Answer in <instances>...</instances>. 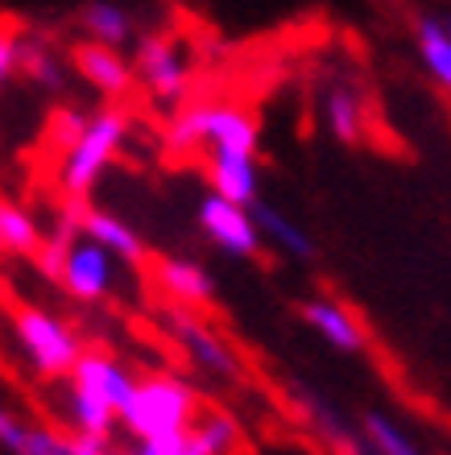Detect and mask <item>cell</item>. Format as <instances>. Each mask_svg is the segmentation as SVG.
<instances>
[{"label":"cell","instance_id":"12","mask_svg":"<svg viewBox=\"0 0 451 455\" xmlns=\"http://www.w3.org/2000/svg\"><path fill=\"white\" fill-rule=\"evenodd\" d=\"M302 319H307V327L315 331V336L327 339V344L340 347V352H365V344H368L365 323H360L357 315L348 311L340 299L302 302Z\"/></svg>","mask_w":451,"mask_h":455},{"label":"cell","instance_id":"21","mask_svg":"<svg viewBox=\"0 0 451 455\" xmlns=\"http://www.w3.org/2000/svg\"><path fill=\"white\" fill-rule=\"evenodd\" d=\"M42 236H46V232L37 228V220L29 216L25 207L0 199V252H4V257H34Z\"/></svg>","mask_w":451,"mask_h":455},{"label":"cell","instance_id":"6","mask_svg":"<svg viewBox=\"0 0 451 455\" xmlns=\"http://www.w3.org/2000/svg\"><path fill=\"white\" fill-rule=\"evenodd\" d=\"M75 302H104L112 294V252H104L100 244H92L87 236H75L62 252L59 277H54Z\"/></svg>","mask_w":451,"mask_h":455},{"label":"cell","instance_id":"29","mask_svg":"<svg viewBox=\"0 0 451 455\" xmlns=\"http://www.w3.org/2000/svg\"><path fill=\"white\" fill-rule=\"evenodd\" d=\"M344 455H373V451H368L365 443H357V447H352V451H344Z\"/></svg>","mask_w":451,"mask_h":455},{"label":"cell","instance_id":"13","mask_svg":"<svg viewBox=\"0 0 451 455\" xmlns=\"http://www.w3.org/2000/svg\"><path fill=\"white\" fill-rule=\"evenodd\" d=\"M79 236H87L92 244L112 252V261H125V265L145 261V240L137 236V228H129L112 212H95V207L79 212Z\"/></svg>","mask_w":451,"mask_h":455},{"label":"cell","instance_id":"3","mask_svg":"<svg viewBox=\"0 0 451 455\" xmlns=\"http://www.w3.org/2000/svg\"><path fill=\"white\" fill-rule=\"evenodd\" d=\"M12 339L42 381H62L84 356V339L67 319L46 307H17L12 311Z\"/></svg>","mask_w":451,"mask_h":455},{"label":"cell","instance_id":"8","mask_svg":"<svg viewBox=\"0 0 451 455\" xmlns=\"http://www.w3.org/2000/svg\"><path fill=\"white\" fill-rule=\"evenodd\" d=\"M199 224L215 249L232 252V257H257L262 252V236H257V224H253L249 207L228 204L220 195H203Z\"/></svg>","mask_w":451,"mask_h":455},{"label":"cell","instance_id":"20","mask_svg":"<svg viewBox=\"0 0 451 455\" xmlns=\"http://www.w3.org/2000/svg\"><path fill=\"white\" fill-rule=\"evenodd\" d=\"M62 419H67L71 435H112V427H117V414L104 402H95L92 394L75 389L71 381L62 389Z\"/></svg>","mask_w":451,"mask_h":455},{"label":"cell","instance_id":"1","mask_svg":"<svg viewBox=\"0 0 451 455\" xmlns=\"http://www.w3.org/2000/svg\"><path fill=\"white\" fill-rule=\"evenodd\" d=\"M199 406L203 402L190 381L174 377V372H149V377H137L133 397L120 406L117 422L133 439H162V435L187 431Z\"/></svg>","mask_w":451,"mask_h":455},{"label":"cell","instance_id":"2","mask_svg":"<svg viewBox=\"0 0 451 455\" xmlns=\"http://www.w3.org/2000/svg\"><path fill=\"white\" fill-rule=\"evenodd\" d=\"M125 137H129V116L120 108H104L84 120L79 137L62 149V170H59L62 191L71 195L75 204L87 199V191L100 182V174L117 162Z\"/></svg>","mask_w":451,"mask_h":455},{"label":"cell","instance_id":"10","mask_svg":"<svg viewBox=\"0 0 451 455\" xmlns=\"http://www.w3.org/2000/svg\"><path fill=\"white\" fill-rule=\"evenodd\" d=\"M154 282L170 299V307H182V311H207L215 299V277L182 257H162L154 265Z\"/></svg>","mask_w":451,"mask_h":455},{"label":"cell","instance_id":"4","mask_svg":"<svg viewBox=\"0 0 451 455\" xmlns=\"http://www.w3.org/2000/svg\"><path fill=\"white\" fill-rule=\"evenodd\" d=\"M133 84H141L157 104H182L190 84V62L174 34H145L129 59Z\"/></svg>","mask_w":451,"mask_h":455},{"label":"cell","instance_id":"19","mask_svg":"<svg viewBox=\"0 0 451 455\" xmlns=\"http://www.w3.org/2000/svg\"><path fill=\"white\" fill-rule=\"evenodd\" d=\"M323 116H327V129L335 132V141H344V145L365 141L368 108L352 84L327 87V96H323Z\"/></svg>","mask_w":451,"mask_h":455},{"label":"cell","instance_id":"17","mask_svg":"<svg viewBox=\"0 0 451 455\" xmlns=\"http://www.w3.org/2000/svg\"><path fill=\"white\" fill-rule=\"evenodd\" d=\"M79 29L87 34V42L95 46H129L133 37H137V21H133V12L117 0H87L84 9H79Z\"/></svg>","mask_w":451,"mask_h":455},{"label":"cell","instance_id":"23","mask_svg":"<svg viewBox=\"0 0 451 455\" xmlns=\"http://www.w3.org/2000/svg\"><path fill=\"white\" fill-rule=\"evenodd\" d=\"M365 447L373 455H427L423 447H418V439L410 431H406L402 422H393L390 414H381V410H373V414H365Z\"/></svg>","mask_w":451,"mask_h":455},{"label":"cell","instance_id":"28","mask_svg":"<svg viewBox=\"0 0 451 455\" xmlns=\"http://www.w3.org/2000/svg\"><path fill=\"white\" fill-rule=\"evenodd\" d=\"M71 451L75 455H120L112 435H71Z\"/></svg>","mask_w":451,"mask_h":455},{"label":"cell","instance_id":"25","mask_svg":"<svg viewBox=\"0 0 451 455\" xmlns=\"http://www.w3.org/2000/svg\"><path fill=\"white\" fill-rule=\"evenodd\" d=\"M84 120H87V112H79V108H59L54 116H50V141L59 145V154L79 137Z\"/></svg>","mask_w":451,"mask_h":455},{"label":"cell","instance_id":"24","mask_svg":"<svg viewBox=\"0 0 451 455\" xmlns=\"http://www.w3.org/2000/svg\"><path fill=\"white\" fill-rule=\"evenodd\" d=\"M17 50H21V25L0 17V87L17 79Z\"/></svg>","mask_w":451,"mask_h":455},{"label":"cell","instance_id":"9","mask_svg":"<svg viewBox=\"0 0 451 455\" xmlns=\"http://www.w3.org/2000/svg\"><path fill=\"white\" fill-rule=\"evenodd\" d=\"M199 149L257 154V120L237 104H203L199 100Z\"/></svg>","mask_w":451,"mask_h":455},{"label":"cell","instance_id":"27","mask_svg":"<svg viewBox=\"0 0 451 455\" xmlns=\"http://www.w3.org/2000/svg\"><path fill=\"white\" fill-rule=\"evenodd\" d=\"M145 443H154L157 455H207L190 427L187 431H174V435H162V439H145Z\"/></svg>","mask_w":451,"mask_h":455},{"label":"cell","instance_id":"26","mask_svg":"<svg viewBox=\"0 0 451 455\" xmlns=\"http://www.w3.org/2000/svg\"><path fill=\"white\" fill-rule=\"evenodd\" d=\"M25 427H29V419H21L9 402H0V451L17 455V447H21V439H25Z\"/></svg>","mask_w":451,"mask_h":455},{"label":"cell","instance_id":"14","mask_svg":"<svg viewBox=\"0 0 451 455\" xmlns=\"http://www.w3.org/2000/svg\"><path fill=\"white\" fill-rule=\"evenodd\" d=\"M207 179H212V195L228 199V204L249 207L257 199V154H224V149H212V162H207Z\"/></svg>","mask_w":451,"mask_h":455},{"label":"cell","instance_id":"11","mask_svg":"<svg viewBox=\"0 0 451 455\" xmlns=\"http://www.w3.org/2000/svg\"><path fill=\"white\" fill-rule=\"evenodd\" d=\"M71 67L79 75H84L87 84L100 92V96L108 100H125L133 92V67L129 59L120 54V50L112 46H95V42H79V46L71 50Z\"/></svg>","mask_w":451,"mask_h":455},{"label":"cell","instance_id":"16","mask_svg":"<svg viewBox=\"0 0 451 455\" xmlns=\"http://www.w3.org/2000/svg\"><path fill=\"white\" fill-rule=\"evenodd\" d=\"M17 75H25L29 84H37L50 96H62L67 92V79H71V62H62L54 54L46 37L21 29V50H17Z\"/></svg>","mask_w":451,"mask_h":455},{"label":"cell","instance_id":"22","mask_svg":"<svg viewBox=\"0 0 451 455\" xmlns=\"http://www.w3.org/2000/svg\"><path fill=\"white\" fill-rule=\"evenodd\" d=\"M195 439L203 443L207 455H237L240 447V422L228 414V410H215V406H199L195 422H190Z\"/></svg>","mask_w":451,"mask_h":455},{"label":"cell","instance_id":"7","mask_svg":"<svg viewBox=\"0 0 451 455\" xmlns=\"http://www.w3.org/2000/svg\"><path fill=\"white\" fill-rule=\"evenodd\" d=\"M62 381H71L75 389H84V394H92L95 402H104L112 414H120V406L133 397L137 377H133L117 356H108L100 347H84V356L75 360V369L67 372Z\"/></svg>","mask_w":451,"mask_h":455},{"label":"cell","instance_id":"5","mask_svg":"<svg viewBox=\"0 0 451 455\" xmlns=\"http://www.w3.org/2000/svg\"><path fill=\"white\" fill-rule=\"evenodd\" d=\"M166 327L179 339L182 356L199 372L215 377V381H240V356L228 347V339L215 331L212 323H203L199 311H182V307H166Z\"/></svg>","mask_w":451,"mask_h":455},{"label":"cell","instance_id":"18","mask_svg":"<svg viewBox=\"0 0 451 455\" xmlns=\"http://www.w3.org/2000/svg\"><path fill=\"white\" fill-rule=\"evenodd\" d=\"M415 46H418V59H423L427 75L435 79V87L447 92L451 87V21L443 12H423V17H418Z\"/></svg>","mask_w":451,"mask_h":455},{"label":"cell","instance_id":"15","mask_svg":"<svg viewBox=\"0 0 451 455\" xmlns=\"http://www.w3.org/2000/svg\"><path fill=\"white\" fill-rule=\"evenodd\" d=\"M249 216H253V224H257L262 244H273V252H282L290 261H310V257H315V240L307 236V228H298L286 212L262 204V199H253Z\"/></svg>","mask_w":451,"mask_h":455}]
</instances>
